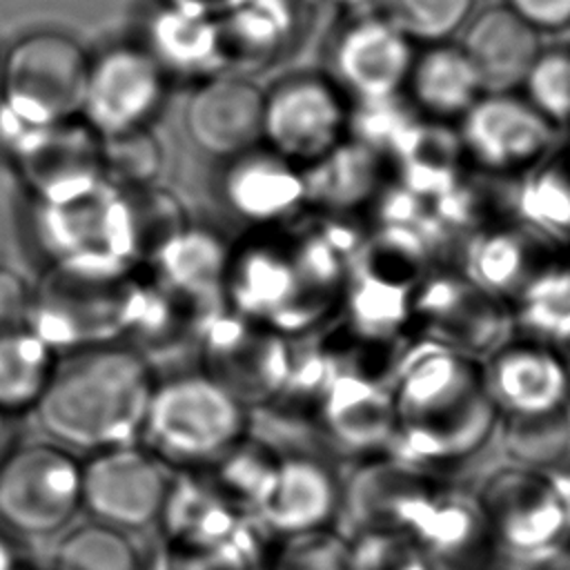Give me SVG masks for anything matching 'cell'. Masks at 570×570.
<instances>
[{
	"label": "cell",
	"instance_id": "15",
	"mask_svg": "<svg viewBox=\"0 0 570 570\" xmlns=\"http://www.w3.org/2000/svg\"><path fill=\"white\" fill-rule=\"evenodd\" d=\"M338 505V488L332 472L316 459H278L254 512L261 523L278 534H298L325 528Z\"/></svg>",
	"mask_w": 570,
	"mask_h": 570
},
{
	"label": "cell",
	"instance_id": "30",
	"mask_svg": "<svg viewBox=\"0 0 570 570\" xmlns=\"http://www.w3.org/2000/svg\"><path fill=\"white\" fill-rule=\"evenodd\" d=\"M276 570H350V548L323 528L289 534Z\"/></svg>",
	"mask_w": 570,
	"mask_h": 570
},
{
	"label": "cell",
	"instance_id": "1",
	"mask_svg": "<svg viewBox=\"0 0 570 570\" xmlns=\"http://www.w3.org/2000/svg\"><path fill=\"white\" fill-rule=\"evenodd\" d=\"M151 392L140 356L94 345L53 367L36 410L58 443L98 452L127 445L142 430Z\"/></svg>",
	"mask_w": 570,
	"mask_h": 570
},
{
	"label": "cell",
	"instance_id": "18",
	"mask_svg": "<svg viewBox=\"0 0 570 570\" xmlns=\"http://www.w3.org/2000/svg\"><path fill=\"white\" fill-rule=\"evenodd\" d=\"M236 510L238 505L220 488L180 479L169 485L160 519L174 550L205 552L249 532Z\"/></svg>",
	"mask_w": 570,
	"mask_h": 570
},
{
	"label": "cell",
	"instance_id": "8",
	"mask_svg": "<svg viewBox=\"0 0 570 570\" xmlns=\"http://www.w3.org/2000/svg\"><path fill=\"white\" fill-rule=\"evenodd\" d=\"M461 145L490 171L530 169L548 151L554 125L512 91H483L459 118Z\"/></svg>",
	"mask_w": 570,
	"mask_h": 570
},
{
	"label": "cell",
	"instance_id": "21",
	"mask_svg": "<svg viewBox=\"0 0 570 570\" xmlns=\"http://www.w3.org/2000/svg\"><path fill=\"white\" fill-rule=\"evenodd\" d=\"M53 372L51 345L33 330L0 334V412L36 405Z\"/></svg>",
	"mask_w": 570,
	"mask_h": 570
},
{
	"label": "cell",
	"instance_id": "23",
	"mask_svg": "<svg viewBox=\"0 0 570 570\" xmlns=\"http://www.w3.org/2000/svg\"><path fill=\"white\" fill-rule=\"evenodd\" d=\"M285 158H252L236 167L229 180L234 205L249 216H269L285 209L298 194V180Z\"/></svg>",
	"mask_w": 570,
	"mask_h": 570
},
{
	"label": "cell",
	"instance_id": "28",
	"mask_svg": "<svg viewBox=\"0 0 570 570\" xmlns=\"http://www.w3.org/2000/svg\"><path fill=\"white\" fill-rule=\"evenodd\" d=\"M523 316L543 343L570 341V272L543 274L530 283L523 294Z\"/></svg>",
	"mask_w": 570,
	"mask_h": 570
},
{
	"label": "cell",
	"instance_id": "7",
	"mask_svg": "<svg viewBox=\"0 0 570 570\" xmlns=\"http://www.w3.org/2000/svg\"><path fill=\"white\" fill-rule=\"evenodd\" d=\"M169 485L165 468L129 443L98 450L80 465V505L118 530H140L160 519Z\"/></svg>",
	"mask_w": 570,
	"mask_h": 570
},
{
	"label": "cell",
	"instance_id": "33",
	"mask_svg": "<svg viewBox=\"0 0 570 570\" xmlns=\"http://www.w3.org/2000/svg\"><path fill=\"white\" fill-rule=\"evenodd\" d=\"M505 7L537 31L570 27V0H505Z\"/></svg>",
	"mask_w": 570,
	"mask_h": 570
},
{
	"label": "cell",
	"instance_id": "19",
	"mask_svg": "<svg viewBox=\"0 0 570 570\" xmlns=\"http://www.w3.org/2000/svg\"><path fill=\"white\" fill-rule=\"evenodd\" d=\"M292 0H240L218 16V60L263 65L294 31Z\"/></svg>",
	"mask_w": 570,
	"mask_h": 570
},
{
	"label": "cell",
	"instance_id": "32",
	"mask_svg": "<svg viewBox=\"0 0 570 570\" xmlns=\"http://www.w3.org/2000/svg\"><path fill=\"white\" fill-rule=\"evenodd\" d=\"M31 292L11 269L0 267V334L22 330L29 323Z\"/></svg>",
	"mask_w": 570,
	"mask_h": 570
},
{
	"label": "cell",
	"instance_id": "34",
	"mask_svg": "<svg viewBox=\"0 0 570 570\" xmlns=\"http://www.w3.org/2000/svg\"><path fill=\"white\" fill-rule=\"evenodd\" d=\"M240 0H163V4L169 7H178V9H189L196 13H205V16H223L229 9H234Z\"/></svg>",
	"mask_w": 570,
	"mask_h": 570
},
{
	"label": "cell",
	"instance_id": "10",
	"mask_svg": "<svg viewBox=\"0 0 570 570\" xmlns=\"http://www.w3.org/2000/svg\"><path fill=\"white\" fill-rule=\"evenodd\" d=\"M414 40L381 9L358 13L332 47L334 82L358 100H387L403 91Z\"/></svg>",
	"mask_w": 570,
	"mask_h": 570
},
{
	"label": "cell",
	"instance_id": "9",
	"mask_svg": "<svg viewBox=\"0 0 570 570\" xmlns=\"http://www.w3.org/2000/svg\"><path fill=\"white\" fill-rule=\"evenodd\" d=\"M165 94L163 65L138 47H116L89 65L85 122L98 136L145 127Z\"/></svg>",
	"mask_w": 570,
	"mask_h": 570
},
{
	"label": "cell",
	"instance_id": "14",
	"mask_svg": "<svg viewBox=\"0 0 570 570\" xmlns=\"http://www.w3.org/2000/svg\"><path fill=\"white\" fill-rule=\"evenodd\" d=\"M265 94L243 76H216L189 98L185 127L212 156H238L263 138Z\"/></svg>",
	"mask_w": 570,
	"mask_h": 570
},
{
	"label": "cell",
	"instance_id": "11",
	"mask_svg": "<svg viewBox=\"0 0 570 570\" xmlns=\"http://www.w3.org/2000/svg\"><path fill=\"white\" fill-rule=\"evenodd\" d=\"M16 158L27 185L53 205L80 196L105 180L100 136L85 122L62 120L20 129Z\"/></svg>",
	"mask_w": 570,
	"mask_h": 570
},
{
	"label": "cell",
	"instance_id": "13",
	"mask_svg": "<svg viewBox=\"0 0 570 570\" xmlns=\"http://www.w3.org/2000/svg\"><path fill=\"white\" fill-rule=\"evenodd\" d=\"M485 387L505 414L554 412L570 407V365L557 347L543 341L512 343L494 354Z\"/></svg>",
	"mask_w": 570,
	"mask_h": 570
},
{
	"label": "cell",
	"instance_id": "3",
	"mask_svg": "<svg viewBox=\"0 0 570 570\" xmlns=\"http://www.w3.org/2000/svg\"><path fill=\"white\" fill-rule=\"evenodd\" d=\"M142 430L171 461L207 463L234 450L245 430L243 401L209 374L154 385Z\"/></svg>",
	"mask_w": 570,
	"mask_h": 570
},
{
	"label": "cell",
	"instance_id": "24",
	"mask_svg": "<svg viewBox=\"0 0 570 570\" xmlns=\"http://www.w3.org/2000/svg\"><path fill=\"white\" fill-rule=\"evenodd\" d=\"M138 552L122 530L87 523L65 534L56 550V570H138Z\"/></svg>",
	"mask_w": 570,
	"mask_h": 570
},
{
	"label": "cell",
	"instance_id": "17",
	"mask_svg": "<svg viewBox=\"0 0 570 570\" xmlns=\"http://www.w3.org/2000/svg\"><path fill=\"white\" fill-rule=\"evenodd\" d=\"M403 91L423 116L459 120L483 94V85L461 45L441 40L414 51Z\"/></svg>",
	"mask_w": 570,
	"mask_h": 570
},
{
	"label": "cell",
	"instance_id": "12",
	"mask_svg": "<svg viewBox=\"0 0 570 570\" xmlns=\"http://www.w3.org/2000/svg\"><path fill=\"white\" fill-rule=\"evenodd\" d=\"M532 472H505L488 490L494 528L510 548L523 552L546 550L570 530V488Z\"/></svg>",
	"mask_w": 570,
	"mask_h": 570
},
{
	"label": "cell",
	"instance_id": "29",
	"mask_svg": "<svg viewBox=\"0 0 570 570\" xmlns=\"http://www.w3.org/2000/svg\"><path fill=\"white\" fill-rule=\"evenodd\" d=\"M160 256L167 263L169 276L185 287H209L223 265L220 247L205 236L178 234Z\"/></svg>",
	"mask_w": 570,
	"mask_h": 570
},
{
	"label": "cell",
	"instance_id": "2",
	"mask_svg": "<svg viewBox=\"0 0 570 570\" xmlns=\"http://www.w3.org/2000/svg\"><path fill=\"white\" fill-rule=\"evenodd\" d=\"M136 309V294L116 261H60L31 294L29 321L49 345L82 343L94 347L122 327Z\"/></svg>",
	"mask_w": 570,
	"mask_h": 570
},
{
	"label": "cell",
	"instance_id": "31",
	"mask_svg": "<svg viewBox=\"0 0 570 570\" xmlns=\"http://www.w3.org/2000/svg\"><path fill=\"white\" fill-rule=\"evenodd\" d=\"M521 267V249L510 238H492L474 254V272L494 287L508 285Z\"/></svg>",
	"mask_w": 570,
	"mask_h": 570
},
{
	"label": "cell",
	"instance_id": "35",
	"mask_svg": "<svg viewBox=\"0 0 570 570\" xmlns=\"http://www.w3.org/2000/svg\"><path fill=\"white\" fill-rule=\"evenodd\" d=\"M0 570H16V557L9 543L0 537Z\"/></svg>",
	"mask_w": 570,
	"mask_h": 570
},
{
	"label": "cell",
	"instance_id": "20",
	"mask_svg": "<svg viewBox=\"0 0 570 570\" xmlns=\"http://www.w3.org/2000/svg\"><path fill=\"white\" fill-rule=\"evenodd\" d=\"M149 53L174 69H205L218 60V18L163 4L149 22Z\"/></svg>",
	"mask_w": 570,
	"mask_h": 570
},
{
	"label": "cell",
	"instance_id": "26",
	"mask_svg": "<svg viewBox=\"0 0 570 570\" xmlns=\"http://www.w3.org/2000/svg\"><path fill=\"white\" fill-rule=\"evenodd\" d=\"M100 151L102 174L127 187H145L163 165V149L145 127L100 136Z\"/></svg>",
	"mask_w": 570,
	"mask_h": 570
},
{
	"label": "cell",
	"instance_id": "16",
	"mask_svg": "<svg viewBox=\"0 0 570 570\" xmlns=\"http://www.w3.org/2000/svg\"><path fill=\"white\" fill-rule=\"evenodd\" d=\"M461 49L474 65L483 91H512L523 85L541 42L537 29L501 4L468 20Z\"/></svg>",
	"mask_w": 570,
	"mask_h": 570
},
{
	"label": "cell",
	"instance_id": "37",
	"mask_svg": "<svg viewBox=\"0 0 570 570\" xmlns=\"http://www.w3.org/2000/svg\"><path fill=\"white\" fill-rule=\"evenodd\" d=\"M0 69H2V62H0Z\"/></svg>",
	"mask_w": 570,
	"mask_h": 570
},
{
	"label": "cell",
	"instance_id": "5",
	"mask_svg": "<svg viewBox=\"0 0 570 570\" xmlns=\"http://www.w3.org/2000/svg\"><path fill=\"white\" fill-rule=\"evenodd\" d=\"M80 508V465L60 448L24 445L0 463V519L24 534H51Z\"/></svg>",
	"mask_w": 570,
	"mask_h": 570
},
{
	"label": "cell",
	"instance_id": "6",
	"mask_svg": "<svg viewBox=\"0 0 570 570\" xmlns=\"http://www.w3.org/2000/svg\"><path fill=\"white\" fill-rule=\"evenodd\" d=\"M347 129L343 89L323 76H294L265 96L263 138L285 160H318Z\"/></svg>",
	"mask_w": 570,
	"mask_h": 570
},
{
	"label": "cell",
	"instance_id": "4",
	"mask_svg": "<svg viewBox=\"0 0 570 570\" xmlns=\"http://www.w3.org/2000/svg\"><path fill=\"white\" fill-rule=\"evenodd\" d=\"M89 58L58 31L24 36L0 69L4 111L20 129L71 120L82 111Z\"/></svg>",
	"mask_w": 570,
	"mask_h": 570
},
{
	"label": "cell",
	"instance_id": "25",
	"mask_svg": "<svg viewBox=\"0 0 570 570\" xmlns=\"http://www.w3.org/2000/svg\"><path fill=\"white\" fill-rule=\"evenodd\" d=\"M381 11L414 42L448 40L463 27L474 9V0H379Z\"/></svg>",
	"mask_w": 570,
	"mask_h": 570
},
{
	"label": "cell",
	"instance_id": "22",
	"mask_svg": "<svg viewBox=\"0 0 570 570\" xmlns=\"http://www.w3.org/2000/svg\"><path fill=\"white\" fill-rule=\"evenodd\" d=\"M501 445L521 468L543 472L570 459V407L512 416L501 425Z\"/></svg>",
	"mask_w": 570,
	"mask_h": 570
},
{
	"label": "cell",
	"instance_id": "36",
	"mask_svg": "<svg viewBox=\"0 0 570 570\" xmlns=\"http://www.w3.org/2000/svg\"><path fill=\"white\" fill-rule=\"evenodd\" d=\"M0 416H2V412H0ZM0 432H2V421H0Z\"/></svg>",
	"mask_w": 570,
	"mask_h": 570
},
{
	"label": "cell",
	"instance_id": "27",
	"mask_svg": "<svg viewBox=\"0 0 570 570\" xmlns=\"http://www.w3.org/2000/svg\"><path fill=\"white\" fill-rule=\"evenodd\" d=\"M523 89L554 127L570 122V47L541 49L523 78Z\"/></svg>",
	"mask_w": 570,
	"mask_h": 570
}]
</instances>
